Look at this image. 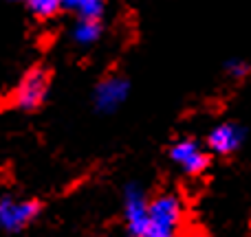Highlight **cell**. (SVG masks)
Segmentation results:
<instances>
[{"label": "cell", "instance_id": "obj_5", "mask_svg": "<svg viewBox=\"0 0 251 237\" xmlns=\"http://www.w3.org/2000/svg\"><path fill=\"white\" fill-rule=\"evenodd\" d=\"M124 220L130 235L148 237V195L139 185L124 189Z\"/></svg>", "mask_w": 251, "mask_h": 237}, {"label": "cell", "instance_id": "obj_10", "mask_svg": "<svg viewBox=\"0 0 251 237\" xmlns=\"http://www.w3.org/2000/svg\"><path fill=\"white\" fill-rule=\"evenodd\" d=\"M25 4L38 20H49L62 11V0H25Z\"/></svg>", "mask_w": 251, "mask_h": 237}, {"label": "cell", "instance_id": "obj_2", "mask_svg": "<svg viewBox=\"0 0 251 237\" xmlns=\"http://www.w3.org/2000/svg\"><path fill=\"white\" fill-rule=\"evenodd\" d=\"M49 90H51V77L44 68H31L29 73H25V77L20 79L18 88L13 90L11 106L22 112H33L47 101Z\"/></svg>", "mask_w": 251, "mask_h": 237}, {"label": "cell", "instance_id": "obj_1", "mask_svg": "<svg viewBox=\"0 0 251 237\" xmlns=\"http://www.w3.org/2000/svg\"><path fill=\"white\" fill-rule=\"evenodd\" d=\"M183 224V202L176 194L148 200V237H172Z\"/></svg>", "mask_w": 251, "mask_h": 237}, {"label": "cell", "instance_id": "obj_8", "mask_svg": "<svg viewBox=\"0 0 251 237\" xmlns=\"http://www.w3.org/2000/svg\"><path fill=\"white\" fill-rule=\"evenodd\" d=\"M101 33H104L101 20H91V18H77L71 26V40L77 46H93L95 42H100Z\"/></svg>", "mask_w": 251, "mask_h": 237}, {"label": "cell", "instance_id": "obj_7", "mask_svg": "<svg viewBox=\"0 0 251 237\" xmlns=\"http://www.w3.org/2000/svg\"><path fill=\"white\" fill-rule=\"evenodd\" d=\"M245 138H247V129L243 125L221 123L207 134V147L218 156H231L243 147Z\"/></svg>", "mask_w": 251, "mask_h": 237}, {"label": "cell", "instance_id": "obj_11", "mask_svg": "<svg viewBox=\"0 0 251 237\" xmlns=\"http://www.w3.org/2000/svg\"><path fill=\"white\" fill-rule=\"evenodd\" d=\"M225 73L234 82H243V79L249 77V64L245 60H229L225 64Z\"/></svg>", "mask_w": 251, "mask_h": 237}, {"label": "cell", "instance_id": "obj_3", "mask_svg": "<svg viewBox=\"0 0 251 237\" xmlns=\"http://www.w3.org/2000/svg\"><path fill=\"white\" fill-rule=\"evenodd\" d=\"M40 215L38 200H25L16 195H0V229L4 233H20Z\"/></svg>", "mask_w": 251, "mask_h": 237}, {"label": "cell", "instance_id": "obj_6", "mask_svg": "<svg viewBox=\"0 0 251 237\" xmlns=\"http://www.w3.org/2000/svg\"><path fill=\"white\" fill-rule=\"evenodd\" d=\"M128 95H130L128 79L122 77V75H110V77L101 79V82L97 84L93 101H95V108L100 110L101 114H113L126 104Z\"/></svg>", "mask_w": 251, "mask_h": 237}, {"label": "cell", "instance_id": "obj_9", "mask_svg": "<svg viewBox=\"0 0 251 237\" xmlns=\"http://www.w3.org/2000/svg\"><path fill=\"white\" fill-rule=\"evenodd\" d=\"M62 11L73 13L75 18L101 20L106 11V0H62Z\"/></svg>", "mask_w": 251, "mask_h": 237}, {"label": "cell", "instance_id": "obj_4", "mask_svg": "<svg viewBox=\"0 0 251 237\" xmlns=\"http://www.w3.org/2000/svg\"><path fill=\"white\" fill-rule=\"evenodd\" d=\"M172 163L187 176H201L209 167V151L194 138H181L170 147Z\"/></svg>", "mask_w": 251, "mask_h": 237}]
</instances>
